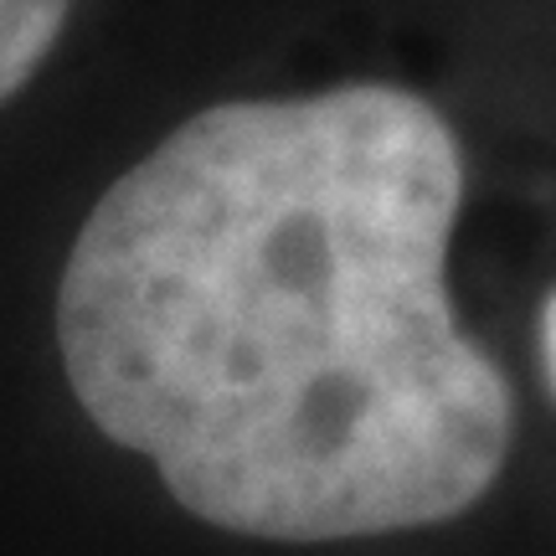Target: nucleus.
Instances as JSON below:
<instances>
[{"label": "nucleus", "instance_id": "nucleus-3", "mask_svg": "<svg viewBox=\"0 0 556 556\" xmlns=\"http://www.w3.org/2000/svg\"><path fill=\"white\" fill-rule=\"evenodd\" d=\"M541 366H546V387L556 392V289L546 294V309H541Z\"/></svg>", "mask_w": 556, "mask_h": 556}, {"label": "nucleus", "instance_id": "nucleus-2", "mask_svg": "<svg viewBox=\"0 0 556 556\" xmlns=\"http://www.w3.org/2000/svg\"><path fill=\"white\" fill-rule=\"evenodd\" d=\"M73 0H0V103L21 93L58 47Z\"/></svg>", "mask_w": 556, "mask_h": 556}, {"label": "nucleus", "instance_id": "nucleus-1", "mask_svg": "<svg viewBox=\"0 0 556 556\" xmlns=\"http://www.w3.org/2000/svg\"><path fill=\"white\" fill-rule=\"evenodd\" d=\"M448 119L397 83L201 109L129 165L58 278L62 371L180 510L325 546L475 510L516 438L443 258Z\"/></svg>", "mask_w": 556, "mask_h": 556}]
</instances>
